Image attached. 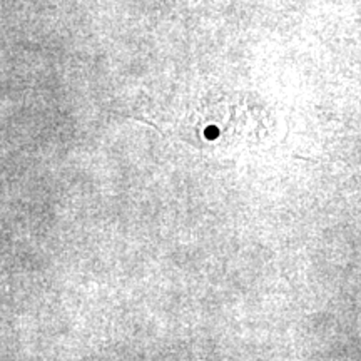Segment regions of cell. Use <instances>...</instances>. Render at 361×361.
Here are the masks:
<instances>
[{
  "mask_svg": "<svg viewBox=\"0 0 361 361\" xmlns=\"http://www.w3.org/2000/svg\"><path fill=\"white\" fill-rule=\"evenodd\" d=\"M263 109L250 97H206L192 104L180 121L184 141L204 151L238 149L261 139Z\"/></svg>",
  "mask_w": 361,
  "mask_h": 361,
  "instance_id": "cell-1",
  "label": "cell"
}]
</instances>
